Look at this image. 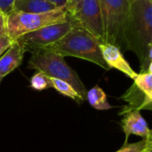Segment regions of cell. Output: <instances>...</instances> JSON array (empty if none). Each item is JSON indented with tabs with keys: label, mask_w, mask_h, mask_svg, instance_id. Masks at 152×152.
<instances>
[{
	"label": "cell",
	"mask_w": 152,
	"mask_h": 152,
	"mask_svg": "<svg viewBox=\"0 0 152 152\" xmlns=\"http://www.w3.org/2000/svg\"><path fill=\"white\" fill-rule=\"evenodd\" d=\"M125 43L139 58L141 72L152 70V0H129Z\"/></svg>",
	"instance_id": "6da1fadb"
},
{
	"label": "cell",
	"mask_w": 152,
	"mask_h": 152,
	"mask_svg": "<svg viewBox=\"0 0 152 152\" xmlns=\"http://www.w3.org/2000/svg\"><path fill=\"white\" fill-rule=\"evenodd\" d=\"M101 43L94 35L77 23L65 36L45 48L54 51L63 57L71 56L91 61L109 70L110 69L103 60L100 50Z\"/></svg>",
	"instance_id": "7a4b0ae2"
},
{
	"label": "cell",
	"mask_w": 152,
	"mask_h": 152,
	"mask_svg": "<svg viewBox=\"0 0 152 152\" xmlns=\"http://www.w3.org/2000/svg\"><path fill=\"white\" fill-rule=\"evenodd\" d=\"M28 69L43 72L47 77L57 78L69 83L84 99L86 89L77 72L65 61L64 57L50 49L42 48L32 53L28 62Z\"/></svg>",
	"instance_id": "3957f363"
},
{
	"label": "cell",
	"mask_w": 152,
	"mask_h": 152,
	"mask_svg": "<svg viewBox=\"0 0 152 152\" xmlns=\"http://www.w3.org/2000/svg\"><path fill=\"white\" fill-rule=\"evenodd\" d=\"M104 42L126 51L125 32L129 16V0H99Z\"/></svg>",
	"instance_id": "277c9868"
},
{
	"label": "cell",
	"mask_w": 152,
	"mask_h": 152,
	"mask_svg": "<svg viewBox=\"0 0 152 152\" xmlns=\"http://www.w3.org/2000/svg\"><path fill=\"white\" fill-rule=\"evenodd\" d=\"M69 17L66 8L42 13L12 12L7 15V36L13 41L20 36L50 24L66 20Z\"/></svg>",
	"instance_id": "5b68a950"
},
{
	"label": "cell",
	"mask_w": 152,
	"mask_h": 152,
	"mask_svg": "<svg viewBox=\"0 0 152 152\" xmlns=\"http://www.w3.org/2000/svg\"><path fill=\"white\" fill-rule=\"evenodd\" d=\"M77 23V21L69 15V17L64 21L50 24L37 30L28 32L15 40L21 44L25 52L32 53L37 50L45 48L61 38Z\"/></svg>",
	"instance_id": "8992f818"
},
{
	"label": "cell",
	"mask_w": 152,
	"mask_h": 152,
	"mask_svg": "<svg viewBox=\"0 0 152 152\" xmlns=\"http://www.w3.org/2000/svg\"><path fill=\"white\" fill-rule=\"evenodd\" d=\"M68 12L80 26L94 35L100 42H104L102 18L99 0H80Z\"/></svg>",
	"instance_id": "52a82bcc"
},
{
	"label": "cell",
	"mask_w": 152,
	"mask_h": 152,
	"mask_svg": "<svg viewBox=\"0 0 152 152\" xmlns=\"http://www.w3.org/2000/svg\"><path fill=\"white\" fill-rule=\"evenodd\" d=\"M121 114L124 115L121 120V126L126 134L125 144L127 143L131 134L138 135L142 140H152L151 131L139 110H123Z\"/></svg>",
	"instance_id": "ba28073f"
},
{
	"label": "cell",
	"mask_w": 152,
	"mask_h": 152,
	"mask_svg": "<svg viewBox=\"0 0 152 152\" xmlns=\"http://www.w3.org/2000/svg\"><path fill=\"white\" fill-rule=\"evenodd\" d=\"M100 50L103 60L110 69H116L132 79L136 77L137 73L132 69L118 46L110 43L102 42L100 44Z\"/></svg>",
	"instance_id": "9c48e42d"
},
{
	"label": "cell",
	"mask_w": 152,
	"mask_h": 152,
	"mask_svg": "<svg viewBox=\"0 0 152 152\" xmlns=\"http://www.w3.org/2000/svg\"><path fill=\"white\" fill-rule=\"evenodd\" d=\"M24 53L25 50L21 44L13 40L6 52L0 56V77L4 78L18 68L22 62Z\"/></svg>",
	"instance_id": "30bf717a"
},
{
	"label": "cell",
	"mask_w": 152,
	"mask_h": 152,
	"mask_svg": "<svg viewBox=\"0 0 152 152\" xmlns=\"http://www.w3.org/2000/svg\"><path fill=\"white\" fill-rule=\"evenodd\" d=\"M57 8L49 0H15L13 11L16 12L42 13L54 11Z\"/></svg>",
	"instance_id": "8fae6325"
},
{
	"label": "cell",
	"mask_w": 152,
	"mask_h": 152,
	"mask_svg": "<svg viewBox=\"0 0 152 152\" xmlns=\"http://www.w3.org/2000/svg\"><path fill=\"white\" fill-rule=\"evenodd\" d=\"M86 98L88 101L89 104L96 110H106L112 108V106L107 101L106 94L99 86H95L92 89H90L86 93Z\"/></svg>",
	"instance_id": "7c38bea8"
},
{
	"label": "cell",
	"mask_w": 152,
	"mask_h": 152,
	"mask_svg": "<svg viewBox=\"0 0 152 152\" xmlns=\"http://www.w3.org/2000/svg\"><path fill=\"white\" fill-rule=\"evenodd\" d=\"M51 83H52V87L54 88L60 94H63L64 96L69 97L78 103H82L85 101V99L69 83L61 79L52 78V77H51Z\"/></svg>",
	"instance_id": "4fadbf2b"
},
{
	"label": "cell",
	"mask_w": 152,
	"mask_h": 152,
	"mask_svg": "<svg viewBox=\"0 0 152 152\" xmlns=\"http://www.w3.org/2000/svg\"><path fill=\"white\" fill-rule=\"evenodd\" d=\"M133 80L134 85H135L149 99L152 100V70L141 72L139 74L137 73Z\"/></svg>",
	"instance_id": "5bb4252c"
},
{
	"label": "cell",
	"mask_w": 152,
	"mask_h": 152,
	"mask_svg": "<svg viewBox=\"0 0 152 152\" xmlns=\"http://www.w3.org/2000/svg\"><path fill=\"white\" fill-rule=\"evenodd\" d=\"M30 86L31 88L37 90V91H43V90L51 88L52 87L51 77H47L43 72L37 71L30 78Z\"/></svg>",
	"instance_id": "9a60e30c"
},
{
	"label": "cell",
	"mask_w": 152,
	"mask_h": 152,
	"mask_svg": "<svg viewBox=\"0 0 152 152\" xmlns=\"http://www.w3.org/2000/svg\"><path fill=\"white\" fill-rule=\"evenodd\" d=\"M152 148V140H142L138 142L124 144V146L116 152H142Z\"/></svg>",
	"instance_id": "2e32d148"
},
{
	"label": "cell",
	"mask_w": 152,
	"mask_h": 152,
	"mask_svg": "<svg viewBox=\"0 0 152 152\" xmlns=\"http://www.w3.org/2000/svg\"><path fill=\"white\" fill-rule=\"evenodd\" d=\"M15 0H0V12L9 15L13 11V4Z\"/></svg>",
	"instance_id": "e0dca14e"
},
{
	"label": "cell",
	"mask_w": 152,
	"mask_h": 152,
	"mask_svg": "<svg viewBox=\"0 0 152 152\" xmlns=\"http://www.w3.org/2000/svg\"><path fill=\"white\" fill-rule=\"evenodd\" d=\"M12 42V40L7 35L0 37V56L4 51L7 50V48L11 45Z\"/></svg>",
	"instance_id": "ac0fdd59"
},
{
	"label": "cell",
	"mask_w": 152,
	"mask_h": 152,
	"mask_svg": "<svg viewBox=\"0 0 152 152\" xmlns=\"http://www.w3.org/2000/svg\"><path fill=\"white\" fill-rule=\"evenodd\" d=\"M7 35V15L0 12V37Z\"/></svg>",
	"instance_id": "d6986e66"
},
{
	"label": "cell",
	"mask_w": 152,
	"mask_h": 152,
	"mask_svg": "<svg viewBox=\"0 0 152 152\" xmlns=\"http://www.w3.org/2000/svg\"><path fill=\"white\" fill-rule=\"evenodd\" d=\"M53 3L57 8H67L68 6V0H49Z\"/></svg>",
	"instance_id": "ffe728a7"
},
{
	"label": "cell",
	"mask_w": 152,
	"mask_h": 152,
	"mask_svg": "<svg viewBox=\"0 0 152 152\" xmlns=\"http://www.w3.org/2000/svg\"><path fill=\"white\" fill-rule=\"evenodd\" d=\"M79 1H80V0H72V1H71V4H69V6L66 9V10H67V12H70V11L74 8V6H75V5H76Z\"/></svg>",
	"instance_id": "44dd1931"
},
{
	"label": "cell",
	"mask_w": 152,
	"mask_h": 152,
	"mask_svg": "<svg viewBox=\"0 0 152 152\" xmlns=\"http://www.w3.org/2000/svg\"><path fill=\"white\" fill-rule=\"evenodd\" d=\"M151 149H152V148H149V149H147V150L143 151L142 152H151Z\"/></svg>",
	"instance_id": "7402d4cb"
},
{
	"label": "cell",
	"mask_w": 152,
	"mask_h": 152,
	"mask_svg": "<svg viewBox=\"0 0 152 152\" xmlns=\"http://www.w3.org/2000/svg\"><path fill=\"white\" fill-rule=\"evenodd\" d=\"M71 1H72V0H68V6H67V8H68V7L69 6V4H71ZM67 8H66V9H67Z\"/></svg>",
	"instance_id": "603a6c76"
},
{
	"label": "cell",
	"mask_w": 152,
	"mask_h": 152,
	"mask_svg": "<svg viewBox=\"0 0 152 152\" xmlns=\"http://www.w3.org/2000/svg\"><path fill=\"white\" fill-rule=\"evenodd\" d=\"M2 79H3V78H2V77H0V83H1V81H2Z\"/></svg>",
	"instance_id": "cb8c5ba5"
}]
</instances>
